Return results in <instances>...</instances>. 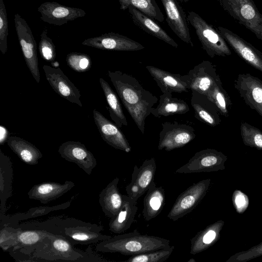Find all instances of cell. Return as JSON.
Masks as SVG:
<instances>
[{
  "label": "cell",
  "instance_id": "obj_13",
  "mask_svg": "<svg viewBox=\"0 0 262 262\" xmlns=\"http://www.w3.org/2000/svg\"><path fill=\"white\" fill-rule=\"evenodd\" d=\"M82 45L101 50L118 51H136L145 47L127 36L109 32L84 40Z\"/></svg>",
  "mask_w": 262,
  "mask_h": 262
},
{
  "label": "cell",
  "instance_id": "obj_26",
  "mask_svg": "<svg viewBox=\"0 0 262 262\" xmlns=\"http://www.w3.org/2000/svg\"><path fill=\"white\" fill-rule=\"evenodd\" d=\"M7 142L10 149L27 164L36 165L42 157V154L38 148L23 138L10 136Z\"/></svg>",
  "mask_w": 262,
  "mask_h": 262
},
{
  "label": "cell",
  "instance_id": "obj_1",
  "mask_svg": "<svg viewBox=\"0 0 262 262\" xmlns=\"http://www.w3.org/2000/svg\"><path fill=\"white\" fill-rule=\"evenodd\" d=\"M108 76L123 104L144 134L145 119L151 114V110L158 98L144 89L134 77L120 71L107 72Z\"/></svg>",
  "mask_w": 262,
  "mask_h": 262
},
{
  "label": "cell",
  "instance_id": "obj_37",
  "mask_svg": "<svg viewBox=\"0 0 262 262\" xmlns=\"http://www.w3.org/2000/svg\"><path fill=\"white\" fill-rule=\"evenodd\" d=\"M70 203L61 204L58 206L52 207H40L37 208H31L26 214H22L21 215L17 216V215L12 216L14 218L16 219V221L25 220L32 217H35L40 215H43L48 213L53 210L60 209L61 208H65L67 206H69Z\"/></svg>",
  "mask_w": 262,
  "mask_h": 262
},
{
  "label": "cell",
  "instance_id": "obj_30",
  "mask_svg": "<svg viewBox=\"0 0 262 262\" xmlns=\"http://www.w3.org/2000/svg\"><path fill=\"white\" fill-rule=\"evenodd\" d=\"M205 96L192 91L191 105L194 110L195 118L210 125H214L215 122L214 117L207 107Z\"/></svg>",
  "mask_w": 262,
  "mask_h": 262
},
{
  "label": "cell",
  "instance_id": "obj_4",
  "mask_svg": "<svg viewBox=\"0 0 262 262\" xmlns=\"http://www.w3.org/2000/svg\"><path fill=\"white\" fill-rule=\"evenodd\" d=\"M26 255L36 258L35 261H92L90 258L94 257L87 252L75 249L63 237L51 233Z\"/></svg>",
  "mask_w": 262,
  "mask_h": 262
},
{
  "label": "cell",
  "instance_id": "obj_12",
  "mask_svg": "<svg viewBox=\"0 0 262 262\" xmlns=\"http://www.w3.org/2000/svg\"><path fill=\"white\" fill-rule=\"evenodd\" d=\"M46 79L53 90L60 97L82 107L81 94L78 88L59 68L43 66Z\"/></svg>",
  "mask_w": 262,
  "mask_h": 262
},
{
  "label": "cell",
  "instance_id": "obj_6",
  "mask_svg": "<svg viewBox=\"0 0 262 262\" xmlns=\"http://www.w3.org/2000/svg\"><path fill=\"white\" fill-rule=\"evenodd\" d=\"M188 23L193 27L204 50L210 56L229 53L225 39L216 29L209 24L199 14L189 12Z\"/></svg>",
  "mask_w": 262,
  "mask_h": 262
},
{
  "label": "cell",
  "instance_id": "obj_15",
  "mask_svg": "<svg viewBox=\"0 0 262 262\" xmlns=\"http://www.w3.org/2000/svg\"><path fill=\"white\" fill-rule=\"evenodd\" d=\"M165 11L166 21L183 41L193 47L185 12L177 0H161Z\"/></svg>",
  "mask_w": 262,
  "mask_h": 262
},
{
  "label": "cell",
  "instance_id": "obj_21",
  "mask_svg": "<svg viewBox=\"0 0 262 262\" xmlns=\"http://www.w3.org/2000/svg\"><path fill=\"white\" fill-rule=\"evenodd\" d=\"M119 179L115 178L100 192L99 203L104 214L111 219L115 216L123 204L122 194L119 191Z\"/></svg>",
  "mask_w": 262,
  "mask_h": 262
},
{
  "label": "cell",
  "instance_id": "obj_9",
  "mask_svg": "<svg viewBox=\"0 0 262 262\" xmlns=\"http://www.w3.org/2000/svg\"><path fill=\"white\" fill-rule=\"evenodd\" d=\"M209 181V180L200 181L182 192L169 211L168 218L176 221L192 211L205 195Z\"/></svg>",
  "mask_w": 262,
  "mask_h": 262
},
{
  "label": "cell",
  "instance_id": "obj_10",
  "mask_svg": "<svg viewBox=\"0 0 262 262\" xmlns=\"http://www.w3.org/2000/svg\"><path fill=\"white\" fill-rule=\"evenodd\" d=\"M156 168L154 158L145 160L139 167L135 165L131 181L125 187L127 195L137 201L146 192L151 183L154 181Z\"/></svg>",
  "mask_w": 262,
  "mask_h": 262
},
{
  "label": "cell",
  "instance_id": "obj_43",
  "mask_svg": "<svg viewBox=\"0 0 262 262\" xmlns=\"http://www.w3.org/2000/svg\"><path fill=\"white\" fill-rule=\"evenodd\" d=\"M120 4V9L125 10L128 9L129 5H130L131 0H118Z\"/></svg>",
  "mask_w": 262,
  "mask_h": 262
},
{
  "label": "cell",
  "instance_id": "obj_22",
  "mask_svg": "<svg viewBox=\"0 0 262 262\" xmlns=\"http://www.w3.org/2000/svg\"><path fill=\"white\" fill-rule=\"evenodd\" d=\"M165 203V191L162 186L157 187L153 181L143 199L142 213L146 221L157 217L162 211Z\"/></svg>",
  "mask_w": 262,
  "mask_h": 262
},
{
  "label": "cell",
  "instance_id": "obj_29",
  "mask_svg": "<svg viewBox=\"0 0 262 262\" xmlns=\"http://www.w3.org/2000/svg\"><path fill=\"white\" fill-rule=\"evenodd\" d=\"M0 196L1 213H5L7 200L12 195L13 168L10 159L0 150Z\"/></svg>",
  "mask_w": 262,
  "mask_h": 262
},
{
  "label": "cell",
  "instance_id": "obj_25",
  "mask_svg": "<svg viewBox=\"0 0 262 262\" xmlns=\"http://www.w3.org/2000/svg\"><path fill=\"white\" fill-rule=\"evenodd\" d=\"M190 108L183 100L173 97L171 93L166 92L160 96L157 106L152 108L151 114L157 118L167 117L176 114H184L188 112Z\"/></svg>",
  "mask_w": 262,
  "mask_h": 262
},
{
  "label": "cell",
  "instance_id": "obj_40",
  "mask_svg": "<svg viewBox=\"0 0 262 262\" xmlns=\"http://www.w3.org/2000/svg\"><path fill=\"white\" fill-rule=\"evenodd\" d=\"M235 203L239 209L245 207L247 204L246 197L243 194H238L235 198Z\"/></svg>",
  "mask_w": 262,
  "mask_h": 262
},
{
  "label": "cell",
  "instance_id": "obj_17",
  "mask_svg": "<svg viewBox=\"0 0 262 262\" xmlns=\"http://www.w3.org/2000/svg\"><path fill=\"white\" fill-rule=\"evenodd\" d=\"M146 68L163 93H181L190 90L187 75L173 74L151 66H147Z\"/></svg>",
  "mask_w": 262,
  "mask_h": 262
},
{
  "label": "cell",
  "instance_id": "obj_7",
  "mask_svg": "<svg viewBox=\"0 0 262 262\" xmlns=\"http://www.w3.org/2000/svg\"><path fill=\"white\" fill-rule=\"evenodd\" d=\"M14 20L16 34L25 62L33 78L38 83L40 80V75L36 41L25 19L18 13H16Z\"/></svg>",
  "mask_w": 262,
  "mask_h": 262
},
{
  "label": "cell",
  "instance_id": "obj_18",
  "mask_svg": "<svg viewBox=\"0 0 262 262\" xmlns=\"http://www.w3.org/2000/svg\"><path fill=\"white\" fill-rule=\"evenodd\" d=\"M75 186L70 181L63 184L56 182H44L33 186L28 192L30 199L39 201L42 204L54 201Z\"/></svg>",
  "mask_w": 262,
  "mask_h": 262
},
{
  "label": "cell",
  "instance_id": "obj_28",
  "mask_svg": "<svg viewBox=\"0 0 262 262\" xmlns=\"http://www.w3.org/2000/svg\"><path fill=\"white\" fill-rule=\"evenodd\" d=\"M99 82L108 105L107 107L111 119L120 128L127 126L128 123L117 94L103 78H100Z\"/></svg>",
  "mask_w": 262,
  "mask_h": 262
},
{
  "label": "cell",
  "instance_id": "obj_11",
  "mask_svg": "<svg viewBox=\"0 0 262 262\" xmlns=\"http://www.w3.org/2000/svg\"><path fill=\"white\" fill-rule=\"evenodd\" d=\"M37 11L43 21L55 26L64 25L86 14L85 11L81 9L66 6L55 2L41 4Z\"/></svg>",
  "mask_w": 262,
  "mask_h": 262
},
{
  "label": "cell",
  "instance_id": "obj_36",
  "mask_svg": "<svg viewBox=\"0 0 262 262\" xmlns=\"http://www.w3.org/2000/svg\"><path fill=\"white\" fill-rule=\"evenodd\" d=\"M8 36V20L5 5L3 0H0V50L3 54L7 51Z\"/></svg>",
  "mask_w": 262,
  "mask_h": 262
},
{
  "label": "cell",
  "instance_id": "obj_20",
  "mask_svg": "<svg viewBox=\"0 0 262 262\" xmlns=\"http://www.w3.org/2000/svg\"><path fill=\"white\" fill-rule=\"evenodd\" d=\"M123 204L119 212L111 218L109 223L110 230L121 234L127 230L134 221L138 208L137 201L128 195H123Z\"/></svg>",
  "mask_w": 262,
  "mask_h": 262
},
{
  "label": "cell",
  "instance_id": "obj_27",
  "mask_svg": "<svg viewBox=\"0 0 262 262\" xmlns=\"http://www.w3.org/2000/svg\"><path fill=\"white\" fill-rule=\"evenodd\" d=\"M17 229L16 243L12 251L19 250V252L24 255L29 253L49 234L46 231L40 229L19 227Z\"/></svg>",
  "mask_w": 262,
  "mask_h": 262
},
{
  "label": "cell",
  "instance_id": "obj_2",
  "mask_svg": "<svg viewBox=\"0 0 262 262\" xmlns=\"http://www.w3.org/2000/svg\"><path fill=\"white\" fill-rule=\"evenodd\" d=\"M23 229H40L63 237L73 245L99 243L112 236L103 234L102 226L72 217L56 216L41 222L18 225Z\"/></svg>",
  "mask_w": 262,
  "mask_h": 262
},
{
  "label": "cell",
  "instance_id": "obj_34",
  "mask_svg": "<svg viewBox=\"0 0 262 262\" xmlns=\"http://www.w3.org/2000/svg\"><path fill=\"white\" fill-rule=\"evenodd\" d=\"M66 60L68 66L77 72H85L90 70L92 67L91 58L84 53H69L67 55Z\"/></svg>",
  "mask_w": 262,
  "mask_h": 262
},
{
  "label": "cell",
  "instance_id": "obj_41",
  "mask_svg": "<svg viewBox=\"0 0 262 262\" xmlns=\"http://www.w3.org/2000/svg\"><path fill=\"white\" fill-rule=\"evenodd\" d=\"M252 95L254 99L257 103L262 102V89L255 88L252 91Z\"/></svg>",
  "mask_w": 262,
  "mask_h": 262
},
{
  "label": "cell",
  "instance_id": "obj_38",
  "mask_svg": "<svg viewBox=\"0 0 262 262\" xmlns=\"http://www.w3.org/2000/svg\"><path fill=\"white\" fill-rule=\"evenodd\" d=\"M17 229L4 227L0 232V246L4 251L14 247L16 243Z\"/></svg>",
  "mask_w": 262,
  "mask_h": 262
},
{
  "label": "cell",
  "instance_id": "obj_31",
  "mask_svg": "<svg viewBox=\"0 0 262 262\" xmlns=\"http://www.w3.org/2000/svg\"><path fill=\"white\" fill-rule=\"evenodd\" d=\"M216 235L213 227L198 232L190 240V254L195 255L205 250L214 242Z\"/></svg>",
  "mask_w": 262,
  "mask_h": 262
},
{
  "label": "cell",
  "instance_id": "obj_8",
  "mask_svg": "<svg viewBox=\"0 0 262 262\" xmlns=\"http://www.w3.org/2000/svg\"><path fill=\"white\" fill-rule=\"evenodd\" d=\"M195 136V129L190 125L176 121L163 122L159 134L158 149L169 151L182 147Z\"/></svg>",
  "mask_w": 262,
  "mask_h": 262
},
{
  "label": "cell",
  "instance_id": "obj_24",
  "mask_svg": "<svg viewBox=\"0 0 262 262\" xmlns=\"http://www.w3.org/2000/svg\"><path fill=\"white\" fill-rule=\"evenodd\" d=\"M207 62L203 61L191 69L187 74L190 90L206 95L213 84Z\"/></svg>",
  "mask_w": 262,
  "mask_h": 262
},
{
  "label": "cell",
  "instance_id": "obj_32",
  "mask_svg": "<svg viewBox=\"0 0 262 262\" xmlns=\"http://www.w3.org/2000/svg\"><path fill=\"white\" fill-rule=\"evenodd\" d=\"M174 246L148 251L131 256L125 260L127 262H164L170 256Z\"/></svg>",
  "mask_w": 262,
  "mask_h": 262
},
{
  "label": "cell",
  "instance_id": "obj_14",
  "mask_svg": "<svg viewBox=\"0 0 262 262\" xmlns=\"http://www.w3.org/2000/svg\"><path fill=\"white\" fill-rule=\"evenodd\" d=\"M58 151L62 158L75 163L89 176L97 165L93 154L79 141L65 142L60 145Z\"/></svg>",
  "mask_w": 262,
  "mask_h": 262
},
{
  "label": "cell",
  "instance_id": "obj_3",
  "mask_svg": "<svg viewBox=\"0 0 262 262\" xmlns=\"http://www.w3.org/2000/svg\"><path fill=\"white\" fill-rule=\"evenodd\" d=\"M170 246L168 239L142 234L135 229L131 232L118 234L99 242L96 246V250L101 252L119 253L133 256Z\"/></svg>",
  "mask_w": 262,
  "mask_h": 262
},
{
  "label": "cell",
  "instance_id": "obj_39",
  "mask_svg": "<svg viewBox=\"0 0 262 262\" xmlns=\"http://www.w3.org/2000/svg\"><path fill=\"white\" fill-rule=\"evenodd\" d=\"M10 134L7 129L4 126H0V144L1 145L4 144L6 142H7L9 139Z\"/></svg>",
  "mask_w": 262,
  "mask_h": 262
},
{
  "label": "cell",
  "instance_id": "obj_35",
  "mask_svg": "<svg viewBox=\"0 0 262 262\" xmlns=\"http://www.w3.org/2000/svg\"><path fill=\"white\" fill-rule=\"evenodd\" d=\"M47 29H44L40 35L39 43V52L44 60L53 62L54 61L56 54L55 46L52 40L47 35Z\"/></svg>",
  "mask_w": 262,
  "mask_h": 262
},
{
  "label": "cell",
  "instance_id": "obj_44",
  "mask_svg": "<svg viewBox=\"0 0 262 262\" xmlns=\"http://www.w3.org/2000/svg\"><path fill=\"white\" fill-rule=\"evenodd\" d=\"M254 142L257 146L262 147V135H256L254 137Z\"/></svg>",
  "mask_w": 262,
  "mask_h": 262
},
{
  "label": "cell",
  "instance_id": "obj_19",
  "mask_svg": "<svg viewBox=\"0 0 262 262\" xmlns=\"http://www.w3.org/2000/svg\"><path fill=\"white\" fill-rule=\"evenodd\" d=\"M128 10L133 21L141 29L174 48L178 47V43L155 22L154 19L132 5L129 6Z\"/></svg>",
  "mask_w": 262,
  "mask_h": 262
},
{
  "label": "cell",
  "instance_id": "obj_45",
  "mask_svg": "<svg viewBox=\"0 0 262 262\" xmlns=\"http://www.w3.org/2000/svg\"><path fill=\"white\" fill-rule=\"evenodd\" d=\"M189 0H179V1L181 3H187Z\"/></svg>",
  "mask_w": 262,
  "mask_h": 262
},
{
  "label": "cell",
  "instance_id": "obj_16",
  "mask_svg": "<svg viewBox=\"0 0 262 262\" xmlns=\"http://www.w3.org/2000/svg\"><path fill=\"white\" fill-rule=\"evenodd\" d=\"M93 118L102 139L107 144L126 152L131 151V146L125 136L115 123L95 109L93 110Z\"/></svg>",
  "mask_w": 262,
  "mask_h": 262
},
{
  "label": "cell",
  "instance_id": "obj_33",
  "mask_svg": "<svg viewBox=\"0 0 262 262\" xmlns=\"http://www.w3.org/2000/svg\"><path fill=\"white\" fill-rule=\"evenodd\" d=\"M130 5L157 21L162 22L164 19V16L155 0H131Z\"/></svg>",
  "mask_w": 262,
  "mask_h": 262
},
{
  "label": "cell",
  "instance_id": "obj_5",
  "mask_svg": "<svg viewBox=\"0 0 262 262\" xmlns=\"http://www.w3.org/2000/svg\"><path fill=\"white\" fill-rule=\"evenodd\" d=\"M223 9L262 40V14L253 0H218Z\"/></svg>",
  "mask_w": 262,
  "mask_h": 262
},
{
  "label": "cell",
  "instance_id": "obj_46",
  "mask_svg": "<svg viewBox=\"0 0 262 262\" xmlns=\"http://www.w3.org/2000/svg\"><path fill=\"white\" fill-rule=\"evenodd\" d=\"M195 260L193 258H191L188 261V262H195Z\"/></svg>",
  "mask_w": 262,
  "mask_h": 262
},
{
  "label": "cell",
  "instance_id": "obj_42",
  "mask_svg": "<svg viewBox=\"0 0 262 262\" xmlns=\"http://www.w3.org/2000/svg\"><path fill=\"white\" fill-rule=\"evenodd\" d=\"M214 92L215 93L214 94V96L215 97L216 102L221 107L225 108L226 103L222 94L217 90L214 91Z\"/></svg>",
  "mask_w": 262,
  "mask_h": 262
},
{
  "label": "cell",
  "instance_id": "obj_23",
  "mask_svg": "<svg viewBox=\"0 0 262 262\" xmlns=\"http://www.w3.org/2000/svg\"><path fill=\"white\" fill-rule=\"evenodd\" d=\"M219 159L212 152L204 150L196 152L188 162L177 169L178 173H191L204 172L213 169L217 164Z\"/></svg>",
  "mask_w": 262,
  "mask_h": 262
}]
</instances>
